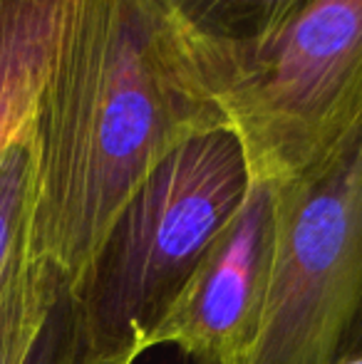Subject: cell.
<instances>
[{"label": "cell", "instance_id": "obj_1", "mask_svg": "<svg viewBox=\"0 0 362 364\" xmlns=\"http://www.w3.org/2000/svg\"><path fill=\"white\" fill-rule=\"evenodd\" d=\"M216 124L206 55L166 0H75L33 112L30 258L78 285L161 159Z\"/></svg>", "mask_w": 362, "mask_h": 364}, {"label": "cell", "instance_id": "obj_2", "mask_svg": "<svg viewBox=\"0 0 362 364\" xmlns=\"http://www.w3.org/2000/svg\"><path fill=\"white\" fill-rule=\"evenodd\" d=\"M251 171L228 124L191 134L122 208L78 285L95 350L134 364L208 245L246 198Z\"/></svg>", "mask_w": 362, "mask_h": 364}, {"label": "cell", "instance_id": "obj_3", "mask_svg": "<svg viewBox=\"0 0 362 364\" xmlns=\"http://www.w3.org/2000/svg\"><path fill=\"white\" fill-rule=\"evenodd\" d=\"M206 63L251 178L280 186L362 117V0H308L268 38Z\"/></svg>", "mask_w": 362, "mask_h": 364}, {"label": "cell", "instance_id": "obj_4", "mask_svg": "<svg viewBox=\"0 0 362 364\" xmlns=\"http://www.w3.org/2000/svg\"><path fill=\"white\" fill-rule=\"evenodd\" d=\"M273 211L266 310L243 364H335L362 302V117L273 186Z\"/></svg>", "mask_w": 362, "mask_h": 364}, {"label": "cell", "instance_id": "obj_5", "mask_svg": "<svg viewBox=\"0 0 362 364\" xmlns=\"http://www.w3.org/2000/svg\"><path fill=\"white\" fill-rule=\"evenodd\" d=\"M273 186L251 178L246 198L223 225L149 337L191 364H243L266 310L273 258Z\"/></svg>", "mask_w": 362, "mask_h": 364}, {"label": "cell", "instance_id": "obj_6", "mask_svg": "<svg viewBox=\"0 0 362 364\" xmlns=\"http://www.w3.org/2000/svg\"><path fill=\"white\" fill-rule=\"evenodd\" d=\"M0 364H129L92 345L73 283L28 258L0 295Z\"/></svg>", "mask_w": 362, "mask_h": 364}, {"label": "cell", "instance_id": "obj_7", "mask_svg": "<svg viewBox=\"0 0 362 364\" xmlns=\"http://www.w3.org/2000/svg\"><path fill=\"white\" fill-rule=\"evenodd\" d=\"M75 0H0V154L33 122Z\"/></svg>", "mask_w": 362, "mask_h": 364}, {"label": "cell", "instance_id": "obj_8", "mask_svg": "<svg viewBox=\"0 0 362 364\" xmlns=\"http://www.w3.org/2000/svg\"><path fill=\"white\" fill-rule=\"evenodd\" d=\"M308 0H166L203 55L246 48L268 38Z\"/></svg>", "mask_w": 362, "mask_h": 364}, {"label": "cell", "instance_id": "obj_9", "mask_svg": "<svg viewBox=\"0 0 362 364\" xmlns=\"http://www.w3.org/2000/svg\"><path fill=\"white\" fill-rule=\"evenodd\" d=\"M35 196L33 122L0 154V295L30 258Z\"/></svg>", "mask_w": 362, "mask_h": 364}, {"label": "cell", "instance_id": "obj_10", "mask_svg": "<svg viewBox=\"0 0 362 364\" xmlns=\"http://www.w3.org/2000/svg\"><path fill=\"white\" fill-rule=\"evenodd\" d=\"M358 355H362V302L358 315L353 320V327H350L348 337H345L343 347H340L338 360H348V357H358Z\"/></svg>", "mask_w": 362, "mask_h": 364}, {"label": "cell", "instance_id": "obj_11", "mask_svg": "<svg viewBox=\"0 0 362 364\" xmlns=\"http://www.w3.org/2000/svg\"><path fill=\"white\" fill-rule=\"evenodd\" d=\"M335 364H362V355H358V357H348V360H338Z\"/></svg>", "mask_w": 362, "mask_h": 364}]
</instances>
